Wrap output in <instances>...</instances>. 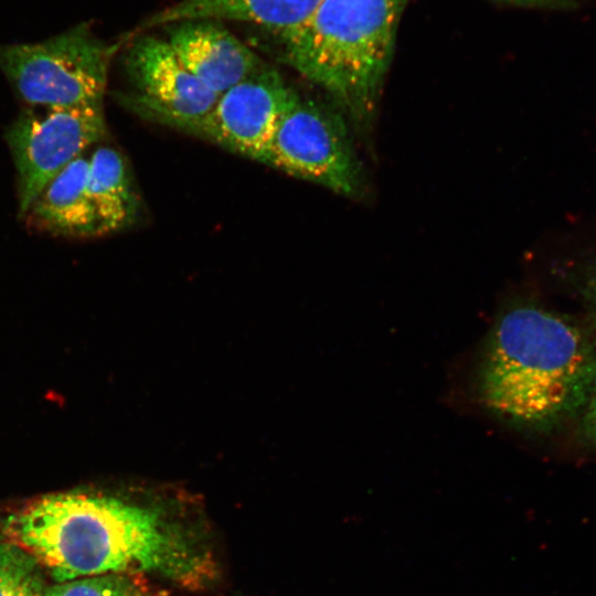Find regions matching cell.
Segmentation results:
<instances>
[{
  "instance_id": "cell-1",
  "label": "cell",
  "mask_w": 596,
  "mask_h": 596,
  "mask_svg": "<svg viewBox=\"0 0 596 596\" xmlns=\"http://www.w3.org/2000/svg\"><path fill=\"white\" fill-rule=\"evenodd\" d=\"M11 543L58 582L104 574H150L202 590L219 578L212 551L191 525L160 505L60 492L9 518Z\"/></svg>"
},
{
  "instance_id": "cell-2",
  "label": "cell",
  "mask_w": 596,
  "mask_h": 596,
  "mask_svg": "<svg viewBox=\"0 0 596 596\" xmlns=\"http://www.w3.org/2000/svg\"><path fill=\"white\" fill-rule=\"evenodd\" d=\"M589 371L587 344L574 326L536 306L513 305L483 342L475 387L492 417L536 428L576 406Z\"/></svg>"
},
{
  "instance_id": "cell-3",
  "label": "cell",
  "mask_w": 596,
  "mask_h": 596,
  "mask_svg": "<svg viewBox=\"0 0 596 596\" xmlns=\"http://www.w3.org/2000/svg\"><path fill=\"white\" fill-rule=\"evenodd\" d=\"M408 1L322 0L301 25L276 35L279 57L365 124L375 111Z\"/></svg>"
},
{
  "instance_id": "cell-4",
  "label": "cell",
  "mask_w": 596,
  "mask_h": 596,
  "mask_svg": "<svg viewBox=\"0 0 596 596\" xmlns=\"http://www.w3.org/2000/svg\"><path fill=\"white\" fill-rule=\"evenodd\" d=\"M118 47L84 22L39 42L0 43V70L26 106L100 103Z\"/></svg>"
},
{
  "instance_id": "cell-5",
  "label": "cell",
  "mask_w": 596,
  "mask_h": 596,
  "mask_svg": "<svg viewBox=\"0 0 596 596\" xmlns=\"http://www.w3.org/2000/svg\"><path fill=\"white\" fill-rule=\"evenodd\" d=\"M106 132L103 102L22 108L4 135L17 171L20 219L44 187Z\"/></svg>"
},
{
  "instance_id": "cell-6",
  "label": "cell",
  "mask_w": 596,
  "mask_h": 596,
  "mask_svg": "<svg viewBox=\"0 0 596 596\" xmlns=\"http://www.w3.org/2000/svg\"><path fill=\"white\" fill-rule=\"evenodd\" d=\"M263 164L358 198L364 172L342 118L301 96L281 118Z\"/></svg>"
},
{
  "instance_id": "cell-7",
  "label": "cell",
  "mask_w": 596,
  "mask_h": 596,
  "mask_svg": "<svg viewBox=\"0 0 596 596\" xmlns=\"http://www.w3.org/2000/svg\"><path fill=\"white\" fill-rule=\"evenodd\" d=\"M300 95L265 64L221 94L204 115L166 126L263 163L276 129Z\"/></svg>"
},
{
  "instance_id": "cell-8",
  "label": "cell",
  "mask_w": 596,
  "mask_h": 596,
  "mask_svg": "<svg viewBox=\"0 0 596 596\" xmlns=\"http://www.w3.org/2000/svg\"><path fill=\"white\" fill-rule=\"evenodd\" d=\"M124 66L136 92L119 95L118 102L162 125L202 116L219 97L183 65L167 40L134 39L124 54Z\"/></svg>"
},
{
  "instance_id": "cell-9",
  "label": "cell",
  "mask_w": 596,
  "mask_h": 596,
  "mask_svg": "<svg viewBox=\"0 0 596 596\" xmlns=\"http://www.w3.org/2000/svg\"><path fill=\"white\" fill-rule=\"evenodd\" d=\"M167 41L183 65L217 96L264 65L254 51L217 20L173 23Z\"/></svg>"
},
{
  "instance_id": "cell-10",
  "label": "cell",
  "mask_w": 596,
  "mask_h": 596,
  "mask_svg": "<svg viewBox=\"0 0 596 596\" xmlns=\"http://www.w3.org/2000/svg\"><path fill=\"white\" fill-rule=\"evenodd\" d=\"M88 157L81 156L40 192L22 219L40 233L68 238L99 236L88 194Z\"/></svg>"
},
{
  "instance_id": "cell-11",
  "label": "cell",
  "mask_w": 596,
  "mask_h": 596,
  "mask_svg": "<svg viewBox=\"0 0 596 596\" xmlns=\"http://www.w3.org/2000/svg\"><path fill=\"white\" fill-rule=\"evenodd\" d=\"M322 0H181L156 13L141 29L184 20L248 22L281 34L301 25Z\"/></svg>"
},
{
  "instance_id": "cell-12",
  "label": "cell",
  "mask_w": 596,
  "mask_h": 596,
  "mask_svg": "<svg viewBox=\"0 0 596 596\" xmlns=\"http://www.w3.org/2000/svg\"><path fill=\"white\" fill-rule=\"evenodd\" d=\"M88 161V194L99 235L131 225L138 215L139 200L123 155L103 146L94 150Z\"/></svg>"
},
{
  "instance_id": "cell-13",
  "label": "cell",
  "mask_w": 596,
  "mask_h": 596,
  "mask_svg": "<svg viewBox=\"0 0 596 596\" xmlns=\"http://www.w3.org/2000/svg\"><path fill=\"white\" fill-rule=\"evenodd\" d=\"M140 575L104 574L62 582L47 588L42 596H142Z\"/></svg>"
},
{
  "instance_id": "cell-14",
  "label": "cell",
  "mask_w": 596,
  "mask_h": 596,
  "mask_svg": "<svg viewBox=\"0 0 596 596\" xmlns=\"http://www.w3.org/2000/svg\"><path fill=\"white\" fill-rule=\"evenodd\" d=\"M35 561L20 547L11 544H0V583L7 578L32 572Z\"/></svg>"
},
{
  "instance_id": "cell-15",
  "label": "cell",
  "mask_w": 596,
  "mask_h": 596,
  "mask_svg": "<svg viewBox=\"0 0 596 596\" xmlns=\"http://www.w3.org/2000/svg\"><path fill=\"white\" fill-rule=\"evenodd\" d=\"M32 572L11 576L0 583V596H31L38 592Z\"/></svg>"
},
{
  "instance_id": "cell-16",
  "label": "cell",
  "mask_w": 596,
  "mask_h": 596,
  "mask_svg": "<svg viewBox=\"0 0 596 596\" xmlns=\"http://www.w3.org/2000/svg\"><path fill=\"white\" fill-rule=\"evenodd\" d=\"M585 424L588 436L596 441V381Z\"/></svg>"
},
{
  "instance_id": "cell-17",
  "label": "cell",
  "mask_w": 596,
  "mask_h": 596,
  "mask_svg": "<svg viewBox=\"0 0 596 596\" xmlns=\"http://www.w3.org/2000/svg\"><path fill=\"white\" fill-rule=\"evenodd\" d=\"M588 287L590 289V294H592V296L594 298V301L596 304V269L592 275Z\"/></svg>"
},
{
  "instance_id": "cell-18",
  "label": "cell",
  "mask_w": 596,
  "mask_h": 596,
  "mask_svg": "<svg viewBox=\"0 0 596 596\" xmlns=\"http://www.w3.org/2000/svg\"><path fill=\"white\" fill-rule=\"evenodd\" d=\"M507 1H512V2H518V3H532V2H541V1H546V0H507Z\"/></svg>"
},
{
  "instance_id": "cell-19",
  "label": "cell",
  "mask_w": 596,
  "mask_h": 596,
  "mask_svg": "<svg viewBox=\"0 0 596 596\" xmlns=\"http://www.w3.org/2000/svg\"><path fill=\"white\" fill-rule=\"evenodd\" d=\"M31 596H40V595H39L38 592H36V593L32 594Z\"/></svg>"
},
{
  "instance_id": "cell-20",
  "label": "cell",
  "mask_w": 596,
  "mask_h": 596,
  "mask_svg": "<svg viewBox=\"0 0 596 596\" xmlns=\"http://www.w3.org/2000/svg\"><path fill=\"white\" fill-rule=\"evenodd\" d=\"M142 596H149V595H146V594H145V595H142Z\"/></svg>"
}]
</instances>
